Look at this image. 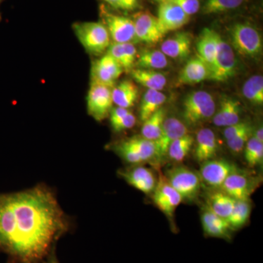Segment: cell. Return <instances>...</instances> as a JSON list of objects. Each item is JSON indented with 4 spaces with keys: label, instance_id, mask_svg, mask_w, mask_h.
<instances>
[{
    "label": "cell",
    "instance_id": "8",
    "mask_svg": "<svg viewBox=\"0 0 263 263\" xmlns=\"http://www.w3.org/2000/svg\"><path fill=\"white\" fill-rule=\"evenodd\" d=\"M238 171V167L229 161L213 159L201 163L199 176L208 186L220 189L228 176Z\"/></svg>",
    "mask_w": 263,
    "mask_h": 263
},
{
    "label": "cell",
    "instance_id": "39",
    "mask_svg": "<svg viewBox=\"0 0 263 263\" xmlns=\"http://www.w3.org/2000/svg\"><path fill=\"white\" fill-rule=\"evenodd\" d=\"M136 117L132 112H129L127 115L122 118L119 122H116L115 124H112L111 127L117 133L127 130V129H131L136 125Z\"/></svg>",
    "mask_w": 263,
    "mask_h": 263
},
{
    "label": "cell",
    "instance_id": "25",
    "mask_svg": "<svg viewBox=\"0 0 263 263\" xmlns=\"http://www.w3.org/2000/svg\"><path fill=\"white\" fill-rule=\"evenodd\" d=\"M207 208L216 215L228 219L233 207L235 200L221 190H214L208 195Z\"/></svg>",
    "mask_w": 263,
    "mask_h": 263
},
{
    "label": "cell",
    "instance_id": "35",
    "mask_svg": "<svg viewBox=\"0 0 263 263\" xmlns=\"http://www.w3.org/2000/svg\"><path fill=\"white\" fill-rule=\"evenodd\" d=\"M245 0H205L202 8L204 14H214L235 9L243 4Z\"/></svg>",
    "mask_w": 263,
    "mask_h": 263
},
{
    "label": "cell",
    "instance_id": "29",
    "mask_svg": "<svg viewBox=\"0 0 263 263\" xmlns=\"http://www.w3.org/2000/svg\"><path fill=\"white\" fill-rule=\"evenodd\" d=\"M165 118L166 109L162 107L143 122L141 136L149 141H157L160 136Z\"/></svg>",
    "mask_w": 263,
    "mask_h": 263
},
{
    "label": "cell",
    "instance_id": "6",
    "mask_svg": "<svg viewBox=\"0 0 263 263\" xmlns=\"http://www.w3.org/2000/svg\"><path fill=\"white\" fill-rule=\"evenodd\" d=\"M166 179L183 200L193 201L200 193L202 181L200 176L187 167L171 169L167 173Z\"/></svg>",
    "mask_w": 263,
    "mask_h": 263
},
{
    "label": "cell",
    "instance_id": "31",
    "mask_svg": "<svg viewBox=\"0 0 263 263\" xmlns=\"http://www.w3.org/2000/svg\"><path fill=\"white\" fill-rule=\"evenodd\" d=\"M195 139L190 134L185 135L175 140L167 151V155L171 160L176 162H183L193 148Z\"/></svg>",
    "mask_w": 263,
    "mask_h": 263
},
{
    "label": "cell",
    "instance_id": "26",
    "mask_svg": "<svg viewBox=\"0 0 263 263\" xmlns=\"http://www.w3.org/2000/svg\"><path fill=\"white\" fill-rule=\"evenodd\" d=\"M132 76L137 83L145 86L148 89L161 91L164 89L167 83L165 76L162 72L148 69H133Z\"/></svg>",
    "mask_w": 263,
    "mask_h": 263
},
{
    "label": "cell",
    "instance_id": "14",
    "mask_svg": "<svg viewBox=\"0 0 263 263\" xmlns=\"http://www.w3.org/2000/svg\"><path fill=\"white\" fill-rule=\"evenodd\" d=\"M190 17L179 6L171 2H164L159 5L157 18L165 34L186 25L190 21Z\"/></svg>",
    "mask_w": 263,
    "mask_h": 263
},
{
    "label": "cell",
    "instance_id": "40",
    "mask_svg": "<svg viewBox=\"0 0 263 263\" xmlns=\"http://www.w3.org/2000/svg\"><path fill=\"white\" fill-rule=\"evenodd\" d=\"M250 125V123L248 122L240 121L239 122L236 123V124L226 127L224 132H223V136H224L226 141H228V140L232 139V138L238 136L240 132L245 130L246 128L248 127Z\"/></svg>",
    "mask_w": 263,
    "mask_h": 263
},
{
    "label": "cell",
    "instance_id": "42",
    "mask_svg": "<svg viewBox=\"0 0 263 263\" xmlns=\"http://www.w3.org/2000/svg\"><path fill=\"white\" fill-rule=\"evenodd\" d=\"M138 5V0H120V9L134 10Z\"/></svg>",
    "mask_w": 263,
    "mask_h": 263
},
{
    "label": "cell",
    "instance_id": "15",
    "mask_svg": "<svg viewBox=\"0 0 263 263\" xmlns=\"http://www.w3.org/2000/svg\"><path fill=\"white\" fill-rule=\"evenodd\" d=\"M119 175L131 186L146 195L153 193L157 186V180L153 171L143 166H136L119 171Z\"/></svg>",
    "mask_w": 263,
    "mask_h": 263
},
{
    "label": "cell",
    "instance_id": "3",
    "mask_svg": "<svg viewBox=\"0 0 263 263\" xmlns=\"http://www.w3.org/2000/svg\"><path fill=\"white\" fill-rule=\"evenodd\" d=\"M216 103L212 95L205 91H194L183 103L182 117L189 126H196L214 117Z\"/></svg>",
    "mask_w": 263,
    "mask_h": 263
},
{
    "label": "cell",
    "instance_id": "43",
    "mask_svg": "<svg viewBox=\"0 0 263 263\" xmlns=\"http://www.w3.org/2000/svg\"><path fill=\"white\" fill-rule=\"evenodd\" d=\"M41 263H60L59 262L58 259L57 258L56 254L54 252H52L48 257H46L44 260H43Z\"/></svg>",
    "mask_w": 263,
    "mask_h": 263
},
{
    "label": "cell",
    "instance_id": "21",
    "mask_svg": "<svg viewBox=\"0 0 263 263\" xmlns=\"http://www.w3.org/2000/svg\"><path fill=\"white\" fill-rule=\"evenodd\" d=\"M210 77L209 67L199 57L192 59L183 67L179 75L178 84L193 85L207 80Z\"/></svg>",
    "mask_w": 263,
    "mask_h": 263
},
{
    "label": "cell",
    "instance_id": "5",
    "mask_svg": "<svg viewBox=\"0 0 263 263\" xmlns=\"http://www.w3.org/2000/svg\"><path fill=\"white\" fill-rule=\"evenodd\" d=\"M216 51L214 65L210 70L209 80L215 82H226L236 72V60L231 45L226 42L216 32Z\"/></svg>",
    "mask_w": 263,
    "mask_h": 263
},
{
    "label": "cell",
    "instance_id": "2",
    "mask_svg": "<svg viewBox=\"0 0 263 263\" xmlns=\"http://www.w3.org/2000/svg\"><path fill=\"white\" fill-rule=\"evenodd\" d=\"M72 29L83 47L91 54H102L110 46V34L103 23L77 22L72 25Z\"/></svg>",
    "mask_w": 263,
    "mask_h": 263
},
{
    "label": "cell",
    "instance_id": "16",
    "mask_svg": "<svg viewBox=\"0 0 263 263\" xmlns=\"http://www.w3.org/2000/svg\"><path fill=\"white\" fill-rule=\"evenodd\" d=\"M254 187V180L238 171L228 176L220 190L235 200H249Z\"/></svg>",
    "mask_w": 263,
    "mask_h": 263
},
{
    "label": "cell",
    "instance_id": "32",
    "mask_svg": "<svg viewBox=\"0 0 263 263\" xmlns=\"http://www.w3.org/2000/svg\"><path fill=\"white\" fill-rule=\"evenodd\" d=\"M243 95L254 105L263 104V77L261 75L252 76L243 84Z\"/></svg>",
    "mask_w": 263,
    "mask_h": 263
},
{
    "label": "cell",
    "instance_id": "10",
    "mask_svg": "<svg viewBox=\"0 0 263 263\" xmlns=\"http://www.w3.org/2000/svg\"><path fill=\"white\" fill-rule=\"evenodd\" d=\"M137 41L155 44L162 41L164 34L158 19L148 12H140L133 19Z\"/></svg>",
    "mask_w": 263,
    "mask_h": 263
},
{
    "label": "cell",
    "instance_id": "17",
    "mask_svg": "<svg viewBox=\"0 0 263 263\" xmlns=\"http://www.w3.org/2000/svg\"><path fill=\"white\" fill-rule=\"evenodd\" d=\"M201 224L204 234L210 238H221L230 241L233 237V230L226 219L216 215L208 208L204 209L201 214Z\"/></svg>",
    "mask_w": 263,
    "mask_h": 263
},
{
    "label": "cell",
    "instance_id": "44",
    "mask_svg": "<svg viewBox=\"0 0 263 263\" xmlns=\"http://www.w3.org/2000/svg\"><path fill=\"white\" fill-rule=\"evenodd\" d=\"M253 135L254 138H256V139L259 142H260V143H263V128L262 126H260L258 128V129H257V130L255 131V133H254L253 132Z\"/></svg>",
    "mask_w": 263,
    "mask_h": 263
},
{
    "label": "cell",
    "instance_id": "7",
    "mask_svg": "<svg viewBox=\"0 0 263 263\" xmlns=\"http://www.w3.org/2000/svg\"><path fill=\"white\" fill-rule=\"evenodd\" d=\"M86 101L88 114L98 122L104 120L112 109V88L91 82Z\"/></svg>",
    "mask_w": 263,
    "mask_h": 263
},
{
    "label": "cell",
    "instance_id": "22",
    "mask_svg": "<svg viewBox=\"0 0 263 263\" xmlns=\"http://www.w3.org/2000/svg\"><path fill=\"white\" fill-rule=\"evenodd\" d=\"M216 31L204 28L197 43V57L206 64L211 70L216 56Z\"/></svg>",
    "mask_w": 263,
    "mask_h": 263
},
{
    "label": "cell",
    "instance_id": "4",
    "mask_svg": "<svg viewBox=\"0 0 263 263\" xmlns=\"http://www.w3.org/2000/svg\"><path fill=\"white\" fill-rule=\"evenodd\" d=\"M229 34L231 47L241 56L254 58L262 53V37L252 26L235 24L230 29Z\"/></svg>",
    "mask_w": 263,
    "mask_h": 263
},
{
    "label": "cell",
    "instance_id": "9",
    "mask_svg": "<svg viewBox=\"0 0 263 263\" xmlns=\"http://www.w3.org/2000/svg\"><path fill=\"white\" fill-rule=\"evenodd\" d=\"M189 134L187 127L181 120L174 117L165 118L162 131L158 139L155 141L156 146L155 160L157 162L167 155L171 143L185 135Z\"/></svg>",
    "mask_w": 263,
    "mask_h": 263
},
{
    "label": "cell",
    "instance_id": "46",
    "mask_svg": "<svg viewBox=\"0 0 263 263\" xmlns=\"http://www.w3.org/2000/svg\"><path fill=\"white\" fill-rule=\"evenodd\" d=\"M153 1L156 2V3H159V4H160V3H164V2H165L166 0H153Z\"/></svg>",
    "mask_w": 263,
    "mask_h": 263
},
{
    "label": "cell",
    "instance_id": "1",
    "mask_svg": "<svg viewBox=\"0 0 263 263\" xmlns=\"http://www.w3.org/2000/svg\"><path fill=\"white\" fill-rule=\"evenodd\" d=\"M70 228L54 193L44 185L0 194V250L12 263H41Z\"/></svg>",
    "mask_w": 263,
    "mask_h": 263
},
{
    "label": "cell",
    "instance_id": "24",
    "mask_svg": "<svg viewBox=\"0 0 263 263\" xmlns=\"http://www.w3.org/2000/svg\"><path fill=\"white\" fill-rule=\"evenodd\" d=\"M138 96V86L131 81H123L112 89L113 103L120 108L129 109L133 107Z\"/></svg>",
    "mask_w": 263,
    "mask_h": 263
},
{
    "label": "cell",
    "instance_id": "11",
    "mask_svg": "<svg viewBox=\"0 0 263 263\" xmlns=\"http://www.w3.org/2000/svg\"><path fill=\"white\" fill-rule=\"evenodd\" d=\"M104 25L114 43H133L137 41L133 19L122 15L103 13Z\"/></svg>",
    "mask_w": 263,
    "mask_h": 263
},
{
    "label": "cell",
    "instance_id": "19",
    "mask_svg": "<svg viewBox=\"0 0 263 263\" xmlns=\"http://www.w3.org/2000/svg\"><path fill=\"white\" fill-rule=\"evenodd\" d=\"M218 143L215 133L209 128L200 129L197 134L194 156L198 162L216 159L218 153Z\"/></svg>",
    "mask_w": 263,
    "mask_h": 263
},
{
    "label": "cell",
    "instance_id": "27",
    "mask_svg": "<svg viewBox=\"0 0 263 263\" xmlns=\"http://www.w3.org/2000/svg\"><path fill=\"white\" fill-rule=\"evenodd\" d=\"M166 99L165 95L161 91L147 90L140 105V119L142 122L146 121L152 114L162 108Z\"/></svg>",
    "mask_w": 263,
    "mask_h": 263
},
{
    "label": "cell",
    "instance_id": "45",
    "mask_svg": "<svg viewBox=\"0 0 263 263\" xmlns=\"http://www.w3.org/2000/svg\"><path fill=\"white\" fill-rule=\"evenodd\" d=\"M110 6L115 8H120V0H103Z\"/></svg>",
    "mask_w": 263,
    "mask_h": 263
},
{
    "label": "cell",
    "instance_id": "12",
    "mask_svg": "<svg viewBox=\"0 0 263 263\" xmlns=\"http://www.w3.org/2000/svg\"><path fill=\"white\" fill-rule=\"evenodd\" d=\"M156 206L167 217L172 219L176 208L183 201L182 197L171 186L166 178L160 176L152 196Z\"/></svg>",
    "mask_w": 263,
    "mask_h": 263
},
{
    "label": "cell",
    "instance_id": "36",
    "mask_svg": "<svg viewBox=\"0 0 263 263\" xmlns=\"http://www.w3.org/2000/svg\"><path fill=\"white\" fill-rule=\"evenodd\" d=\"M114 148L118 155L125 162H127V163L137 165V164L145 162L139 154L136 151L133 149L132 147L128 146L124 141L118 143Z\"/></svg>",
    "mask_w": 263,
    "mask_h": 263
},
{
    "label": "cell",
    "instance_id": "33",
    "mask_svg": "<svg viewBox=\"0 0 263 263\" xmlns=\"http://www.w3.org/2000/svg\"><path fill=\"white\" fill-rule=\"evenodd\" d=\"M126 143L136 151L144 162L155 159L156 146L155 141H149L143 137H133L124 140Z\"/></svg>",
    "mask_w": 263,
    "mask_h": 263
},
{
    "label": "cell",
    "instance_id": "28",
    "mask_svg": "<svg viewBox=\"0 0 263 263\" xmlns=\"http://www.w3.org/2000/svg\"><path fill=\"white\" fill-rule=\"evenodd\" d=\"M168 65L167 57L159 50H144L137 57L135 66L138 68L161 70Z\"/></svg>",
    "mask_w": 263,
    "mask_h": 263
},
{
    "label": "cell",
    "instance_id": "20",
    "mask_svg": "<svg viewBox=\"0 0 263 263\" xmlns=\"http://www.w3.org/2000/svg\"><path fill=\"white\" fill-rule=\"evenodd\" d=\"M240 103L236 99L224 96L220 106L213 117V122L217 127H229L240 122Z\"/></svg>",
    "mask_w": 263,
    "mask_h": 263
},
{
    "label": "cell",
    "instance_id": "30",
    "mask_svg": "<svg viewBox=\"0 0 263 263\" xmlns=\"http://www.w3.org/2000/svg\"><path fill=\"white\" fill-rule=\"evenodd\" d=\"M252 212V205L249 200H235L234 207L228 220L230 228L234 230L240 229L247 224Z\"/></svg>",
    "mask_w": 263,
    "mask_h": 263
},
{
    "label": "cell",
    "instance_id": "41",
    "mask_svg": "<svg viewBox=\"0 0 263 263\" xmlns=\"http://www.w3.org/2000/svg\"><path fill=\"white\" fill-rule=\"evenodd\" d=\"M129 112H130V110L129 109L120 108V107L112 108L110 114H109L110 124L112 125V124H115L116 122H119L120 119L127 115Z\"/></svg>",
    "mask_w": 263,
    "mask_h": 263
},
{
    "label": "cell",
    "instance_id": "18",
    "mask_svg": "<svg viewBox=\"0 0 263 263\" xmlns=\"http://www.w3.org/2000/svg\"><path fill=\"white\" fill-rule=\"evenodd\" d=\"M192 42L193 39L190 33L178 32L162 43L160 51L167 57L183 60L191 53Z\"/></svg>",
    "mask_w": 263,
    "mask_h": 263
},
{
    "label": "cell",
    "instance_id": "13",
    "mask_svg": "<svg viewBox=\"0 0 263 263\" xmlns=\"http://www.w3.org/2000/svg\"><path fill=\"white\" fill-rule=\"evenodd\" d=\"M124 72L122 66L108 54L96 60L91 67V82L105 85L113 89L116 81Z\"/></svg>",
    "mask_w": 263,
    "mask_h": 263
},
{
    "label": "cell",
    "instance_id": "34",
    "mask_svg": "<svg viewBox=\"0 0 263 263\" xmlns=\"http://www.w3.org/2000/svg\"><path fill=\"white\" fill-rule=\"evenodd\" d=\"M245 157L250 167L260 165L263 162V143H260L253 136L247 142L245 148Z\"/></svg>",
    "mask_w": 263,
    "mask_h": 263
},
{
    "label": "cell",
    "instance_id": "23",
    "mask_svg": "<svg viewBox=\"0 0 263 263\" xmlns=\"http://www.w3.org/2000/svg\"><path fill=\"white\" fill-rule=\"evenodd\" d=\"M137 53L136 46L131 43H114L108 48V54L122 66L123 70L127 72L133 70L138 57Z\"/></svg>",
    "mask_w": 263,
    "mask_h": 263
},
{
    "label": "cell",
    "instance_id": "37",
    "mask_svg": "<svg viewBox=\"0 0 263 263\" xmlns=\"http://www.w3.org/2000/svg\"><path fill=\"white\" fill-rule=\"evenodd\" d=\"M253 127L252 125L246 128L245 130L240 132L238 136L227 141L230 150L235 154H240L245 149L246 144L253 135Z\"/></svg>",
    "mask_w": 263,
    "mask_h": 263
},
{
    "label": "cell",
    "instance_id": "38",
    "mask_svg": "<svg viewBox=\"0 0 263 263\" xmlns=\"http://www.w3.org/2000/svg\"><path fill=\"white\" fill-rule=\"evenodd\" d=\"M165 2L177 5L189 16L195 14L200 10L199 0H166Z\"/></svg>",
    "mask_w": 263,
    "mask_h": 263
}]
</instances>
